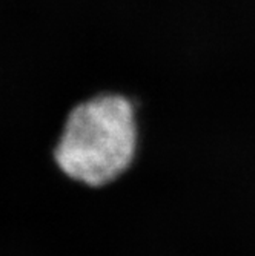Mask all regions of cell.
<instances>
[{"mask_svg":"<svg viewBox=\"0 0 255 256\" xmlns=\"http://www.w3.org/2000/svg\"><path fill=\"white\" fill-rule=\"evenodd\" d=\"M135 144L132 104L120 96H102L71 110L54 158L65 175L97 188L131 166Z\"/></svg>","mask_w":255,"mask_h":256,"instance_id":"cell-1","label":"cell"}]
</instances>
